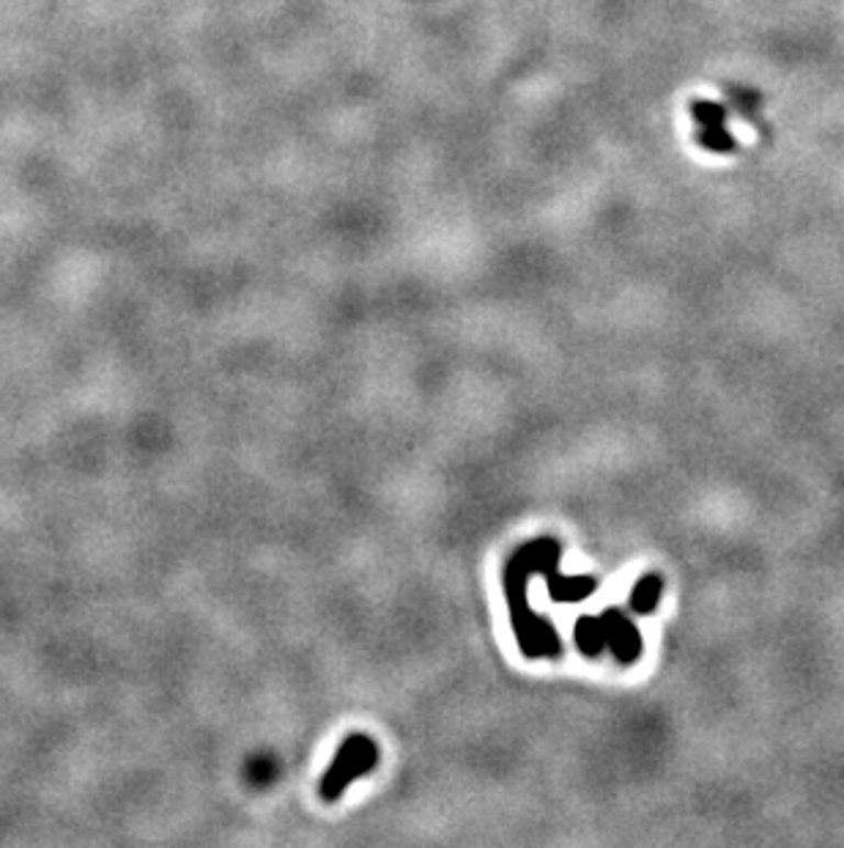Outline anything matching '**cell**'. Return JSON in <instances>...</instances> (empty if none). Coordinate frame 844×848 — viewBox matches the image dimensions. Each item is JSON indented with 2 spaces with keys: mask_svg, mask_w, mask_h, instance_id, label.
Segmentation results:
<instances>
[{
  "mask_svg": "<svg viewBox=\"0 0 844 848\" xmlns=\"http://www.w3.org/2000/svg\"><path fill=\"white\" fill-rule=\"evenodd\" d=\"M374 763H376L374 745L365 741V736H352V739L343 745L337 761L332 763V769L326 772L324 785H321V794H324L326 800H337V796L343 794V789L348 785V780L370 772Z\"/></svg>",
  "mask_w": 844,
  "mask_h": 848,
  "instance_id": "obj_1",
  "label": "cell"
},
{
  "mask_svg": "<svg viewBox=\"0 0 844 848\" xmlns=\"http://www.w3.org/2000/svg\"><path fill=\"white\" fill-rule=\"evenodd\" d=\"M658 598H660V580L649 574L644 576V580H638L636 587H633L631 607L636 609V613H653Z\"/></svg>",
  "mask_w": 844,
  "mask_h": 848,
  "instance_id": "obj_2",
  "label": "cell"
}]
</instances>
